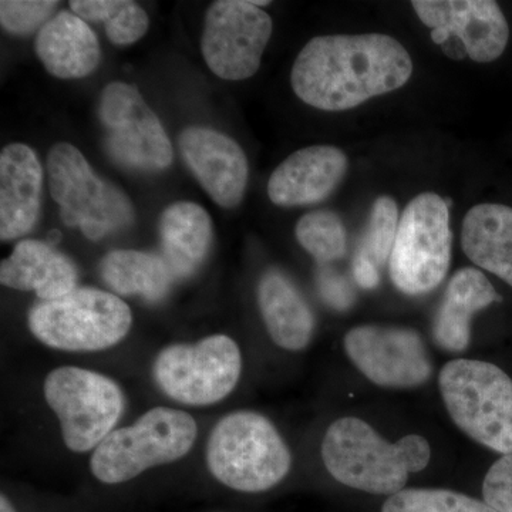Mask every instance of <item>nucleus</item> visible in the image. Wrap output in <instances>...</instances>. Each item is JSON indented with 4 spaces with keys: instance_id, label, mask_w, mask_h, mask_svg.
I'll list each match as a JSON object with an SVG mask.
<instances>
[{
    "instance_id": "obj_30",
    "label": "nucleus",
    "mask_w": 512,
    "mask_h": 512,
    "mask_svg": "<svg viewBox=\"0 0 512 512\" xmlns=\"http://www.w3.org/2000/svg\"><path fill=\"white\" fill-rule=\"evenodd\" d=\"M485 503L497 512H512V454L495 461L483 484Z\"/></svg>"
},
{
    "instance_id": "obj_3",
    "label": "nucleus",
    "mask_w": 512,
    "mask_h": 512,
    "mask_svg": "<svg viewBox=\"0 0 512 512\" xmlns=\"http://www.w3.org/2000/svg\"><path fill=\"white\" fill-rule=\"evenodd\" d=\"M207 464L220 483L242 493H262L281 483L291 451L262 414L235 412L218 421L207 446Z\"/></svg>"
},
{
    "instance_id": "obj_23",
    "label": "nucleus",
    "mask_w": 512,
    "mask_h": 512,
    "mask_svg": "<svg viewBox=\"0 0 512 512\" xmlns=\"http://www.w3.org/2000/svg\"><path fill=\"white\" fill-rule=\"evenodd\" d=\"M160 237L165 262L175 278H190L210 252V215L195 202H175L161 215Z\"/></svg>"
},
{
    "instance_id": "obj_26",
    "label": "nucleus",
    "mask_w": 512,
    "mask_h": 512,
    "mask_svg": "<svg viewBox=\"0 0 512 512\" xmlns=\"http://www.w3.org/2000/svg\"><path fill=\"white\" fill-rule=\"evenodd\" d=\"M296 239L319 265L329 264L346 254L348 237L338 214L313 211L303 215L295 228Z\"/></svg>"
},
{
    "instance_id": "obj_2",
    "label": "nucleus",
    "mask_w": 512,
    "mask_h": 512,
    "mask_svg": "<svg viewBox=\"0 0 512 512\" xmlns=\"http://www.w3.org/2000/svg\"><path fill=\"white\" fill-rule=\"evenodd\" d=\"M430 457V444L424 437L412 434L392 444L356 417L336 420L322 443L323 463L336 481L390 497L404 490L410 474L429 466Z\"/></svg>"
},
{
    "instance_id": "obj_15",
    "label": "nucleus",
    "mask_w": 512,
    "mask_h": 512,
    "mask_svg": "<svg viewBox=\"0 0 512 512\" xmlns=\"http://www.w3.org/2000/svg\"><path fill=\"white\" fill-rule=\"evenodd\" d=\"M178 146L212 200L220 207H237L247 190L249 173L247 156L237 141L212 128L190 127L181 133Z\"/></svg>"
},
{
    "instance_id": "obj_29",
    "label": "nucleus",
    "mask_w": 512,
    "mask_h": 512,
    "mask_svg": "<svg viewBox=\"0 0 512 512\" xmlns=\"http://www.w3.org/2000/svg\"><path fill=\"white\" fill-rule=\"evenodd\" d=\"M57 5L59 2L52 0H2L0 23L12 35H29L53 18Z\"/></svg>"
},
{
    "instance_id": "obj_1",
    "label": "nucleus",
    "mask_w": 512,
    "mask_h": 512,
    "mask_svg": "<svg viewBox=\"0 0 512 512\" xmlns=\"http://www.w3.org/2000/svg\"><path fill=\"white\" fill-rule=\"evenodd\" d=\"M413 60L382 33L313 37L293 63L296 96L315 109L345 111L406 86Z\"/></svg>"
},
{
    "instance_id": "obj_4",
    "label": "nucleus",
    "mask_w": 512,
    "mask_h": 512,
    "mask_svg": "<svg viewBox=\"0 0 512 512\" xmlns=\"http://www.w3.org/2000/svg\"><path fill=\"white\" fill-rule=\"evenodd\" d=\"M439 387L458 429L490 450L512 454V380L504 370L483 360H451Z\"/></svg>"
},
{
    "instance_id": "obj_24",
    "label": "nucleus",
    "mask_w": 512,
    "mask_h": 512,
    "mask_svg": "<svg viewBox=\"0 0 512 512\" xmlns=\"http://www.w3.org/2000/svg\"><path fill=\"white\" fill-rule=\"evenodd\" d=\"M100 274L111 291L141 296L151 303L163 301L175 279L164 258L134 249H117L104 256Z\"/></svg>"
},
{
    "instance_id": "obj_27",
    "label": "nucleus",
    "mask_w": 512,
    "mask_h": 512,
    "mask_svg": "<svg viewBox=\"0 0 512 512\" xmlns=\"http://www.w3.org/2000/svg\"><path fill=\"white\" fill-rule=\"evenodd\" d=\"M382 512H497L485 501L433 488H404L387 498Z\"/></svg>"
},
{
    "instance_id": "obj_18",
    "label": "nucleus",
    "mask_w": 512,
    "mask_h": 512,
    "mask_svg": "<svg viewBox=\"0 0 512 512\" xmlns=\"http://www.w3.org/2000/svg\"><path fill=\"white\" fill-rule=\"evenodd\" d=\"M0 282L18 291L35 292L40 301H55L77 288V269L52 245L25 239L3 259Z\"/></svg>"
},
{
    "instance_id": "obj_13",
    "label": "nucleus",
    "mask_w": 512,
    "mask_h": 512,
    "mask_svg": "<svg viewBox=\"0 0 512 512\" xmlns=\"http://www.w3.org/2000/svg\"><path fill=\"white\" fill-rule=\"evenodd\" d=\"M346 355L370 382L387 389H412L433 372L423 338L416 330L363 325L349 330Z\"/></svg>"
},
{
    "instance_id": "obj_12",
    "label": "nucleus",
    "mask_w": 512,
    "mask_h": 512,
    "mask_svg": "<svg viewBox=\"0 0 512 512\" xmlns=\"http://www.w3.org/2000/svg\"><path fill=\"white\" fill-rule=\"evenodd\" d=\"M271 35V16L251 0H218L205 15L202 56L221 79H249L258 72Z\"/></svg>"
},
{
    "instance_id": "obj_33",
    "label": "nucleus",
    "mask_w": 512,
    "mask_h": 512,
    "mask_svg": "<svg viewBox=\"0 0 512 512\" xmlns=\"http://www.w3.org/2000/svg\"><path fill=\"white\" fill-rule=\"evenodd\" d=\"M0 512H16L5 495H2V498H0Z\"/></svg>"
},
{
    "instance_id": "obj_20",
    "label": "nucleus",
    "mask_w": 512,
    "mask_h": 512,
    "mask_svg": "<svg viewBox=\"0 0 512 512\" xmlns=\"http://www.w3.org/2000/svg\"><path fill=\"white\" fill-rule=\"evenodd\" d=\"M500 301L501 296L483 272L476 268L460 269L448 282L434 318V342L447 352H463L470 345L474 313Z\"/></svg>"
},
{
    "instance_id": "obj_25",
    "label": "nucleus",
    "mask_w": 512,
    "mask_h": 512,
    "mask_svg": "<svg viewBox=\"0 0 512 512\" xmlns=\"http://www.w3.org/2000/svg\"><path fill=\"white\" fill-rule=\"evenodd\" d=\"M70 8L84 22L104 23L107 37L117 46L138 42L150 26L146 10L130 0H73Z\"/></svg>"
},
{
    "instance_id": "obj_16",
    "label": "nucleus",
    "mask_w": 512,
    "mask_h": 512,
    "mask_svg": "<svg viewBox=\"0 0 512 512\" xmlns=\"http://www.w3.org/2000/svg\"><path fill=\"white\" fill-rule=\"evenodd\" d=\"M348 157L335 146H311L291 154L268 181L269 200L279 207L325 201L348 173Z\"/></svg>"
},
{
    "instance_id": "obj_6",
    "label": "nucleus",
    "mask_w": 512,
    "mask_h": 512,
    "mask_svg": "<svg viewBox=\"0 0 512 512\" xmlns=\"http://www.w3.org/2000/svg\"><path fill=\"white\" fill-rule=\"evenodd\" d=\"M28 323L30 332L49 348L96 352L126 338L133 315L113 293L76 288L63 298L36 303Z\"/></svg>"
},
{
    "instance_id": "obj_7",
    "label": "nucleus",
    "mask_w": 512,
    "mask_h": 512,
    "mask_svg": "<svg viewBox=\"0 0 512 512\" xmlns=\"http://www.w3.org/2000/svg\"><path fill=\"white\" fill-rule=\"evenodd\" d=\"M47 178L64 224L79 227L90 241H99L134 220L133 205L127 195L97 177L72 144L59 143L49 151Z\"/></svg>"
},
{
    "instance_id": "obj_8",
    "label": "nucleus",
    "mask_w": 512,
    "mask_h": 512,
    "mask_svg": "<svg viewBox=\"0 0 512 512\" xmlns=\"http://www.w3.org/2000/svg\"><path fill=\"white\" fill-rule=\"evenodd\" d=\"M448 205L440 195L423 192L403 211L389 259L390 278L400 292L424 295L446 278L453 245Z\"/></svg>"
},
{
    "instance_id": "obj_22",
    "label": "nucleus",
    "mask_w": 512,
    "mask_h": 512,
    "mask_svg": "<svg viewBox=\"0 0 512 512\" xmlns=\"http://www.w3.org/2000/svg\"><path fill=\"white\" fill-rule=\"evenodd\" d=\"M461 247L478 268L512 286V208L478 204L467 212L461 228Z\"/></svg>"
},
{
    "instance_id": "obj_10",
    "label": "nucleus",
    "mask_w": 512,
    "mask_h": 512,
    "mask_svg": "<svg viewBox=\"0 0 512 512\" xmlns=\"http://www.w3.org/2000/svg\"><path fill=\"white\" fill-rule=\"evenodd\" d=\"M242 356L229 336L214 335L194 345L161 350L154 362V379L175 402L210 406L221 402L237 386Z\"/></svg>"
},
{
    "instance_id": "obj_5",
    "label": "nucleus",
    "mask_w": 512,
    "mask_h": 512,
    "mask_svg": "<svg viewBox=\"0 0 512 512\" xmlns=\"http://www.w3.org/2000/svg\"><path fill=\"white\" fill-rule=\"evenodd\" d=\"M195 439L197 423L190 414L156 407L133 426L111 431L94 450L90 467L101 483H126L150 468L180 460Z\"/></svg>"
},
{
    "instance_id": "obj_32",
    "label": "nucleus",
    "mask_w": 512,
    "mask_h": 512,
    "mask_svg": "<svg viewBox=\"0 0 512 512\" xmlns=\"http://www.w3.org/2000/svg\"><path fill=\"white\" fill-rule=\"evenodd\" d=\"M353 276L360 288L375 289L380 282L379 269L366 256L356 254L353 259Z\"/></svg>"
},
{
    "instance_id": "obj_19",
    "label": "nucleus",
    "mask_w": 512,
    "mask_h": 512,
    "mask_svg": "<svg viewBox=\"0 0 512 512\" xmlns=\"http://www.w3.org/2000/svg\"><path fill=\"white\" fill-rule=\"evenodd\" d=\"M36 53L57 79H82L99 66L100 43L87 22L63 10L37 33Z\"/></svg>"
},
{
    "instance_id": "obj_28",
    "label": "nucleus",
    "mask_w": 512,
    "mask_h": 512,
    "mask_svg": "<svg viewBox=\"0 0 512 512\" xmlns=\"http://www.w3.org/2000/svg\"><path fill=\"white\" fill-rule=\"evenodd\" d=\"M399 221V210L393 198H377L357 254L366 256L377 269L386 264L392 255Z\"/></svg>"
},
{
    "instance_id": "obj_14",
    "label": "nucleus",
    "mask_w": 512,
    "mask_h": 512,
    "mask_svg": "<svg viewBox=\"0 0 512 512\" xmlns=\"http://www.w3.org/2000/svg\"><path fill=\"white\" fill-rule=\"evenodd\" d=\"M414 12L430 28L458 37L473 62L500 59L510 40V26L493 0H414Z\"/></svg>"
},
{
    "instance_id": "obj_11",
    "label": "nucleus",
    "mask_w": 512,
    "mask_h": 512,
    "mask_svg": "<svg viewBox=\"0 0 512 512\" xmlns=\"http://www.w3.org/2000/svg\"><path fill=\"white\" fill-rule=\"evenodd\" d=\"M99 116L107 151L116 163L138 171H163L173 163L167 131L136 86L107 84L100 94Z\"/></svg>"
},
{
    "instance_id": "obj_21",
    "label": "nucleus",
    "mask_w": 512,
    "mask_h": 512,
    "mask_svg": "<svg viewBox=\"0 0 512 512\" xmlns=\"http://www.w3.org/2000/svg\"><path fill=\"white\" fill-rule=\"evenodd\" d=\"M258 303L272 340L279 348L302 350L315 330V316L301 292L279 271H268L258 285Z\"/></svg>"
},
{
    "instance_id": "obj_31",
    "label": "nucleus",
    "mask_w": 512,
    "mask_h": 512,
    "mask_svg": "<svg viewBox=\"0 0 512 512\" xmlns=\"http://www.w3.org/2000/svg\"><path fill=\"white\" fill-rule=\"evenodd\" d=\"M318 288L323 301L338 311H346L355 302V292L348 279L336 274L332 269L320 265L318 271Z\"/></svg>"
},
{
    "instance_id": "obj_9",
    "label": "nucleus",
    "mask_w": 512,
    "mask_h": 512,
    "mask_svg": "<svg viewBox=\"0 0 512 512\" xmlns=\"http://www.w3.org/2000/svg\"><path fill=\"white\" fill-rule=\"evenodd\" d=\"M46 402L59 417L64 444L76 453L97 448L113 431L124 410V394L109 377L60 367L46 377Z\"/></svg>"
},
{
    "instance_id": "obj_17",
    "label": "nucleus",
    "mask_w": 512,
    "mask_h": 512,
    "mask_svg": "<svg viewBox=\"0 0 512 512\" xmlns=\"http://www.w3.org/2000/svg\"><path fill=\"white\" fill-rule=\"evenodd\" d=\"M43 168L37 154L22 143L0 154V239L12 241L35 228L42 204Z\"/></svg>"
}]
</instances>
